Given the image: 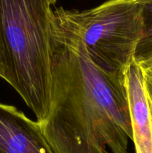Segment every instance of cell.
<instances>
[{
    "label": "cell",
    "mask_w": 152,
    "mask_h": 153,
    "mask_svg": "<svg viewBox=\"0 0 152 153\" xmlns=\"http://www.w3.org/2000/svg\"><path fill=\"white\" fill-rule=\"evenodd\" d=\"M50 53V105L40 124L51 152L129 153L125 79L92 62L80 27L62 7L52 11Z\"/></svg>",
    "instance_id": "cell-1"
},
{
    "label": "cell",
    "mask_w": 152,
    "mask_h": 153,
    "mask_svg": "<svg viewBox=\"0 0 152 153\" xmlns=\"http://www.w3.org/2000/svg\"><path fill=\"white\" fill-rule=\"evenodd\" d=\"M52 5L49 0H0L2 79L39 123L50 105Z\"/></svg>",
    "instance_id": "cell-2"
},
{
    "label": "cell",
    "mask_w": 152,
    "mask_h": 153,
    "mask_svg": "<svg viewBox=\"0 0 152 153\" xmlns=\"http://www.w3.org/2000/svg\"><path fill=\"white\" fill-rule=\"evenodd\" d=\"M69 11L80 27L92 62L103 71L125 79L142 36L138 1L107 0L93 8Z\"/></svg>",
    "instance_id": "cell-3"
},
{
    "label": "cell",
    "mask_w": 152,
    "mask_h": 153,
    "mask_svg": "<svg viewBox=\"0 0 152 153\" xmlns=\"http://www.w3.org/2000/svg\"><path fill=\"white\" fill-rule=\"evenodd\" d=\"M0 153H52L40 123L0 103Z\"/></svg>",
    "instance_id": "cell-4"
},
{
    "label": "cell",
    "mask_w": 152,
    "mask_h": 153,
    "mask_svg": "<svg viewBox=\"0 0 152 153\" xmlns=\"http://www.w3.org/2000/svg\"><path fill=\"white\" fill-rule=\"evenodd\" d=\"M125 84L136 153H152V117L141 71L136 62L127 71Z\"/></svg>",
    "instance_id": "cell-5"
},
{
    "label": "cell",
    "mask_w": 152,
    "mask_h": 153,
    "mask_svg": "<svg viewBox=\"0 0 152 153\" xmlns=\"http://www.w3.org/2000/svg\"><path fill=\"white\" fill-rule=\"evenodd\" d=\"M142 8V36L137 46L135 62L152 56V0H137Z\"/></svg>",
    "instance_id": "cell-6"
},
{
    "label": "cell",
    "mask_w": 152,
    "mask_h": 153,
    "mask_svg": "<svg viewBox=\"0 0 152 153\" xmlns=\"http://www.w3.org/2000/svg\"><path fill=\"white\" fill-rule=\"evenodd\" d=\"M136 63L141 71L146 98L152 115V56Z\"/></svg>",
    "instance_id": "cell-7"
},
{
    "label": "cell",
    "mask_w": 152,
    "mask_h": 153,
    "mask_svg": "<svg viewBox=\"0 0 152 153\" xmlns=\"http://www.w3.org/2000/svg\"><path fill=\"white\" fill-rule=\"evenodd\" d=\"M0 78H3V52L1 46V38H0Z\"/></svg>",
    "instance_id": "cell-8"
},
{
    "label": "cell",
    "mask_w": 152,
    "mask_h": 153,
    "mask_svg": "<svg viewBox=\"0 0 152 153\" xmlns=\"http://www.w3.org/2000/svg\"><path fill=\"white\" fill-rule=\"evenodd\" d=\"M49 1H50L51 4H55V2L57 1V0H49Z\"/></svg>",
    "instance_id": "cell-9"
},
{
    "label": "cell",
    "mask_w": 152,
    "mask_h": 153,
    "mask_svg": "<svg viewBox=\"0 0 152 153\" xmlns=\"http://www.w3.org/2000/svg\"><path fill=\"white\" fill-rule=\"evenodd\" d=\"M151 117H152V115H151Z\"/></svg>",
    "instance_id": "cell-10"
}]
</instances>
